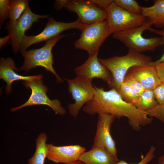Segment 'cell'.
I'll use <instances>...</instances> for the list:
<instances>
[{
	"label": "cell",
	"mask_w": 164,
	"mask_h": 164,
	"mask_svg": "<svg viewBox=\"0 0 164 164\" xmlns=\"http://www.w3.org/2000/svg\"><path fill=\"white\" fill-rule=\"evenodd\" d=\"M148 30L152 32L160 35L162 38L163 44H164V28H162L161 30H160L152 29L151 28ZM163 62H164V53L160 59L155 61H152L148 65L150 66L155 67L157 65Z\"/></svg>",
	"instance_id": "obj_29"
},
{
	"label": "cell",
	"mask_w": 164,
	"mask_h": 164,
	"mask_svg": "<svg viewBox=\"0 0 164 164\" xmlns=\"http://www.w3.org/2000/svg\"><path fill=\"white\" fill-rule=\"evenodd\" d=\"M155 147L152 146L145 156L139 162L135 164H129L128 163L124 160H120L117 162L116 164H147L154 157V152L155 150Z\"/></svg>",
	"instance_id": "obj_27"
},
{
	"label": "cell",
	"mask_w": 164,
	"mask_h": 164,
	"mask_svg": "<svg viewBox=\"0 0 164 164\" xmlns=\"http://www.w3.org/2000/svg\"><path fill=\"white\" fill-rule=\"evenodd\" d=\"M49 16L34 14L28 6L19 18L15 21L10 20L7 22L5 28L11 36V44L15 54L19 50L26 31L30 28L34 22L38 21L41 18L48 19Z\"/></svg>",
	"instance_id": "obj_11"
},
{
	"label": "cell",
	"mask_w": 164,
	"mask_h": 164,
	"mask_svg": "<svg viewBox=\"0 0 164 164\" xmlns=\"http://www.w3.org/2000/svg\"><path fill=\"white\" fill-rule=\"evenodd\" d=\"M64 79L68 84L69 93L75 101L74 103L68 104V110L75 118L81 108L93 98L96 90L92 80L77 76L73 79Z\"/></svg>",
	"instance_id": "obj_8"
},
{
	"label": "cell",
	"mask_w": 164,
	"mask_h": 164,
	"mask_svg": "<svg viewBox=\"0 0 164 164\" xmlns=\"http://www.w3.org/2000/svg\"><path fill=\"white\" fill-rule=\"evenodd\" d=\"M158 104L153 90H145L139 96L134 106L140 110L147 112Z\"/></svg>",
	"instance_id": "obj_20"
},
{
	"label": "cell",
	"mask_w": 164,
	"mask_h": 164,
	"mask_svg": "<svg viewBox=\"0 0 164 164\" xmlns=\"http://www.w3.org/2000/svg\"><path fill=\"white\" fill-rule=\"evenodd\" d=\"M127 74L137 80L145 90H154L162 83L154 66L148 65L131 68Z\"/></svg>",
	"instance_id": "obj_15"
},
{
	"label": "cell",
	"mask_w": 164,
	"mask_h": 164,
	"mask_svg": "<svg viewBox=\"0 0 164 164\" xmlns=\"http://www.w3.org/2000/svg\"><path fill=\"white\" fill-rule=\"evenodd\" d=\"M158 164H164V155L161 156L158 158Z\"/></svg>",
	"instance_id": "obj_33"
},
{
	"label": "cell",
	"mask_w": 164,
	"mask_h": 164,
	"mask_svg": "<svg viewBox=\"0 0 164 164\" xmlns=\"http://www.w3.org/2000/svg\"><path fill=\"white\" fill-rule=\"evenodd\" d=\"M92 2L102 7L105 10L113 2L112 0H91Z\"/></svg>",
	"instance_id": "obj_30"
},
{
	"label": "cell",
	"mask_w": 164,
	"mask_h": 164,
	"mask_svg": "<svg viewBox=\"0 0 164 164\" xmlns=\"http://www.w3.org/2000/svg\"><path fill=\"white\" fill-rule=\"evenodd\" d=\"M94 87L96 93L93 98L83 108L86 113L93 115L106 113L118 118L126 117L130 126L136 131L151 123L152 120L147 112L140 110L124 101L116 90L105 91L103 87Z\"/></svg>",
	"instance_id": "obj_1"
},
{
	"label": "cell",
	"mask_w": 164,
	"mask_h": 164,
	"mask_svg": "<svg viewBox=\"0 0 164 164\" xmlns=\"http://www.w3.org/2000/svg\"><path fill=\"white\" fill-rule=\"evenodd\" d=\"M47 138L46 134L44 132L39 134L38 136L35 152L28 159L27 164H44L47 153L46 143Z\"/></svg>",
	"instance_id": "obj_19"
},
{
	"label": "cell",
	"mask_w": 164,
	"mask_h": 164,
	"mask_svg": "<svg viewBox=\"0 0 164 164\" xmlns=\"http://www.w3.org/2000/svg\"><path fill=\"white\" fill-rule=\"evenodd\" d=\"M27 0H10L9 4V17L10 20L14 21L20 18L29 6Z\"/></svg>",
	"instance_id": "obj_21"
},
{
	"label": "cell",
	"mask_w": 164,
	"mask_h": 164,
	"mask_svg": "<svg viewBox=\"0 0 164 164\" xmlns=\"http://www.w3.org/2000/svg\"><path fill=\"white\" fill-rule=\"evenodd\" d=\"M114 1L118 6L130 13L142 15V7L135 0H114Z\"/></svg>",
	"instance_id": "obj_23"
},
{
	"label": "cell",
	"mask_w": 164,
	"mask_h": 164,
	"mask_svg": "<svg viewBox=\"0 0 164 164\" xmlns=\"http://www.w3.org/2000/svg\"><path fill=\"white\" fill-rule=\"evenodd\" d=\"M66 36L59 35L46 41L41 48L20 52L24 58V62L19 70L28 72L32 69L41 66L54 75L57 83H62L63 80L53 67V58L52 50L58 41Z\"/></svg>",
	"instance_id": "obj_4"
},
{
	"label": "cell",
	"mask_w": 164,
	"mask_h": 164,
	"mask_svg": "<svg viewBox=\"0 0 164 164\" xmlns=\"http://www.w3.org/2000/svg\"><path fill=\"white\" fill-rule=\"evenodd\" d=\"M81 31L74 46L77 49L86 51L89 56L98 52L100 46L111 34L107 20L88 25Z\"/></svg>",
	"instance_id": "obj_6"
},
{
	"label": "cell",
	"mask_w": 164,
	"mask_h": 164,
	"mask_svg": "<svg viewBox=\"0 0 164 164\" xmlns=\"http://www.w3.org/2000/svg\"><path fill=\"white\" fill-rule=\"evenodd\" d=\"M123 82L128 84L139 96L145 90L142 85L135 78L128 74L125 76Z\"/></svg>",
	"instance_id": "obj_24"
},
{
	"label": "cell",
	"mask_w": 164,
	"mask_h": 164,
	"mask_svg": "<svg viewBox=\"0 0 164 164\" xmlns=\"http://www.w3.org/2000/svg\"><path fill=\"white\" fill-rule=\"evenodd\" d=\"M87 26L88 25L83 23L79 19L72 22L65 23L57 22L51 17L48 19L46 26L42 32L35 36H24L21 44L19 50L20 52L26 50L32 44L47 41L60 35L64 31L72 29L81 31Z\"/></svg>",
	"instance_id": "obj_9"
},
{
	"label": "cell",
	"mask_w": 164,
	"mask_h": 164,
	"mask_svg": "<svg viewBox=\"0 0 164 164\" xmlns=\"http://www.w3.org/2000/svg\"><path fill=\"white\" fill-rule=\"evenodd\" d=\"M152 25L148 19L142 25L115 33L113 34V37L124 44L129 50L141 53L152 51L163 45V43L161 36L146 38L142 36L143 32L151 28Z\"/></svg>",
	"instance_id": "obj_3"
},
{
	"label": "cell",
	"mask_w": 164,
	"mask_h": 164,
	"mask_svg": "<svg viewBox=\"0 0 164 164\" xmlns=\"http://www.w3.org/2000/svg\"><path fill=\"white\" fill-rule=\"evenodd\" d=\"M78 160L84 164H116L119 160L110 154L103 147L92 146L90 150L80 155Z\"/></svg>",
	"instance_id": "obj_17"
},
{
	"label": "cell",
	"mask_w": 164,
	"mask_h": 164,
	"mask_svg": "<svg viewBox=\"0 0 164 164\" xmlns=\"http://www.w3.org/2000/svg\"><path fill=\"white\" fill-rule=\"evenodd\" d=\"M98 52L89 56L87 60L82 65L77 67L74 71L77 76L92 80L98 78L107 83L111 81V75L108 69L99 61Z\"/></svg>",
	"instance_id": "obj_13"
},
{
	"label": "cell",
	"mask_w": 164,
	"mask_h": 164,
	"mask_svg": "<svg viewBox=\"0 0 164 164\" xmlns=\"http://www.w3.org/2000/svg\"><path fill=\"white\" fill-rule=\"evenodd\" d=\"M84 164V163H83L82 162H81V161L80 160H77V161H76L75 162L69 163H67V164Z\"/></svg>",
	"instance_id": "obj_34"
},
{
	"label": "cell",
	"mask_w": 164,
	"mask_h": 164,
	"mask_svg": "<svg viewBox=\"0 0 164 164\" xmlns=\"http://www.w3.org/2000/svg\"><path fill=\"white\" fill-rule=\"evenodd\" d=\"M98 59L111 74V79L108 85L109 87L118 91L125 76L131 68L135 66L148 65L152 61L150 56L131 50H129L128 53L124 56Z\"/></svg>",
	"instance_id": "obj_2"
},
{
	"label": "cell",
	"mask_w": 164,
	"mask_h": 164,
	"mask_svg": "<svg viewBox=\"0 0 164 164\" xmlns=\"http://www.w3.org/2000/svg\"><path fill=\"white\" fill-rule=\"evenodd\" d=\"M10 0H0V26L9 17V4Z\"/></svg>",
	"instance_id": "obj_26"
},
{
	"label": "cell",
	"mask_w": 164,
	"mask_h": 164,
	"mask_svg": "<svg viewBox=\"0 0 164 164\" xmlns=\"http://www.w3.org/2000/svg\"><path fill=\"white\" fill-rule=\"evenodd\" d=\"M116 117L103 113L98 114L93 146L103 147L111 155L118 158L115 142L110 133L111 125Z\"/></svg>",
	"instance_id": "obj_12"
},
{
	"label": "cell",
	"mask_w": 164,
	"mask_h": 164,
	"mask_svg": "<svg viewBox=\"0 0 164 164\" xmlns=\"http://www.w3.org/2000/svg\"><path fill=\"white\" fill-rule=\"evenodd\" d=\"M118 92L124 101L134 106L139 97L128 84L124 82L121 85Z\"/></svg>",
	"instance_id": "obj_22"
},
{
	"label": "cell",
	"mask_w": 164,
	"mask_h": 164,
	"mask_svg": "<svg viewBox=\"0 0 164 164\" xmlns=\"http://www.w3.org/2000/svg\"><path fill=\"white\" fill-rule=\"evenodd\" d=\"M105 10L111 34L141 26L148 19L142 15H135L126 11L114 1Z\"/></svg>",
	"instance_id": "obj_10"
},
{
	"label": "cell",
	"mask_w": 164,
	"mask_h": 164,
	"mask_svg": "<svg viewBox=\"0 0 164 164\" xmlns=\"http://www.w3.org/2000/svg\"><path fill=\"white\" fill-rule=\"evenodd\" d=\"M148 7H142V15L149 19L156 27L164 28V0L153 1Z\"/></svg>",
	"instance_id": "obj_18"
},
{
	"label": "cell",
	"mask_w": 164,
	"mask_h": 164,
	"mask_svg": "<svg viewBox=\"0 0 164 164\" xmlns=\"http://www.w3.org/2000/svg\"><path fill=\"white\" fill-rule=\"evenodd\" d=\"M15 71L19 70L15 66L13 60L10 57L5 59L1 58L0 60V78L7 83L5 91L8 95L12 90V84L13 82L18 80L27 81L43 76L42 75L23 76L17 73Z\"/></svg>",
	"instance_id": "obj_16"
},
{
	"label": "cell",
	"mask_w": 164,
	"mask_h": 164,
	"mask_svg": "<svg viewBox=\"0 0 164 164\" xmlns=\"http://www.w3.org/2000/svg\"><path fill=\"white\" fill-rule=\"evenodd\" d=\"M147 112L149 116L156 118L164 124V104H158Z\"/></svg>",
	"instance_id": "obj_25"
},
{
	"label": "cell",
	"mask_w": 164,
	"mask_h": 164,
	"mask_svg": "<svg viewBox=\"0 0 164 164\" xmlns=\"http://www.w3.org/2000/svg\"><path fill=\"white\" fill-rule=\"evenodd\" d=\"M43 76L30 80L24 81L23 84L25 87L32 91L28 100L21 105L12 108L11 111L13 112L24 107L34 105H43L50 107L56 114L63 115L66 113L65 109L61 106L57 99L51 100L46 95L48 90L47 87L44 85Z\"/></svg>",
	"instance_id": "obj_7"
},
{
	"label": "cell",
	"mask_w": 164,
	"mask_h": 164,
	"mask_svg": "<svg viewBox=\"0 0 164 164\" xmlns=\"http://www.w3.org/2000/svg\"><path fill=\"white\" fill-rule=\"evenodd\" d=\"M155 67L160 80L162 83H164V62L160 63Z\"/></svg>",
	"instance_id": "obj_31"
},
{
	"label": "cell",
	"mask_w": 164,
	"mask_h": 164,
	"mask_svg": "<svg viewBox=\"0 0 164 164\" xmlns=\"http://www.w3.org/2000/svg\"><path fill=\"white\" fill-rule=\"evenodd\" d=\"M11 36L8 34L3 38H0V48L1 49L2 46L5 45L11 38Z\"/></svg>",
	"instance_id": "obj_32"
},
{
	"label": "cell",
	"mask_w": 164,
	"mask_h": 164,
	"mask_svg": "<svg viewBox=\"0 0 164 164\" xmlns=\"http://www.w3.org/2000/svg\"><path fill=\"white\" fill-rule=\"evenodd\" d=\"M153 93L155 100L158 104H164V83H162L154 90Z\"/></svg>",
	"instance_id": "obj_28"
},
{
	"label": "cell",
	"mask_w": 164,
	"mask_h": 164,
	"mask_svg": "<svg viewBox=\"0 0 164 164\" xmlns=\"http://www.w3.org/2000/svg\"><path fill=\"white\" fill-rule=\"evenodd\" d=\"M46 158L54 163L67 164L77 160L80 155L86 151L84 147L79 145L56 146L47 144Z\"/></svg>",
	"instance_id": "obj_14"
},
{
	"label": "cell",
	"mask_w": 164,
	"mask_h": 164,
	"mask_svg": "<svg viewBox=\"0 0 164 164\" xmlns=\"http://www.w3.org/2000/svg\"><path fill=\"white\" fill-rule=\"evenodd\" d=\"M54 7L57 10L65 7L75 12L81 21L88 25L107 20V18L106 11L91 0H58Z\"/></svg>",
	"instance_id": "obj_5"
}]
</instances>
